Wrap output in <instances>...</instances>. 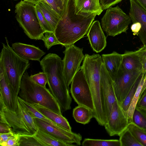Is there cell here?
Wrapping results in <instances>:
<instances>
[{
	"label": "cell",
	"mask_w": 146,
	"mask_h": 146,
	"mask_svg": "<svg viewBox=\"0 0 146 146\" xmlns=\"http://www.w3.org/2000/svg\"><path fill=\"white\" fill-rule=\"evenodd\" d=\"M146 11V0H135Z\"/></svg>",
	"instance_id": "cell-45"
},
{
	"label": "cell",
	"mask_w": 146,
	"mask_h": 146,
	"mask_svg": "<svg viewBox=\"0 0 146 146\" xmlns=\"http://www.w3.org/2000/svg\"><path fill=\"white\" fill-rule=\"evenodd\" d=\"M122 55L121 65L125 69L131 72H142V60L135 51H126Z\"/></svg>",
	"instance_id": "cell-21"
},
{
	"label": "cell",
	"mask_w": 146,
	"mask_h": 146,
	"mask_svg": "<svg viewBox=\"0 0 146 146\" xmlns=\"http://www.w3.org/2000/svg\"><path fill=\"white\" fill-rule=\"evenodd\" d=\"M102 62L111 77L113 80L116 77L121 64L122 55L115 51L102 55Z\"/></svg>",
	"instance_id": "cell-20"
},
{
	"label": "cell",
	"mask_w": 146,
	"mask_h": 146,
	"mask_svg": "<svg viewBox=\"0 0 146 146\" xmlns=\"http://www.w3.org/2000/svg\"><path fill=\"white\" fill-rule=\"evenodd\" d=\"M36 5L54 31L61 17L44 0Z\"/></svg>",
	"instance_id": "cell-23"
},
{
	"label": "cell",
	"mask_w": 146,
	"mask_h": 146,
	"mask_svg": "<svg viewBox=\"0 0 146 146\" xmlns=\"http://www.w3.org/2000/svg\"><path fill=\"white\" fill-rule=\"evenodd\" d=\"M36 108L42 114L57 125L69 131L72 128L67 119L62 114H58L42 106L35 104Z\"/></svg>",
	"instance_id": "cell-22"
},
{
	"label": "cell",
	"mask_w": 146,
	"mask_h": 146,
	"mask_svg": "<svg viewBox=\"0 0 146 146\" xmlns=\"http://www.w3.org/2000/svg\"><path fill=\"white\" fill-rule=\"evenodd\" d=\"M41 40L48 50L53 46L60 44L53 32H45Z\"/></svg>",
	"instance_id": "cell-35"
},
{
	"label": "cell",
	"mask_w": 146,
	"mask_h": 146,
	"mask_svg": "<svg viewBox=\"0 0 146 146\" xmlns=\"http://www.w3.org/2000/svg\"><path fill=\"white\" fill-rule=\"evenodd\" d=\"M129 12L132 23H139L141 28L138 36L143 45L146 44V11L135 0H129Z\"/></svg>",
	"instance_id": "cell-17"
},
{
	"label": "cell",
	"mask_w": 146,
	"mask_h": 146,
	"mask_svg": "<svg viewBox=\"0 0 146 146\" xmlns=\"http://www.w3.org/2000/svg\"><path fill=\"white\" fill-rule=\"evenodd\" d=\"M19 94L22 100L29 104H38L62 114L59 104L49 90L35 82L27 71L23 76Z\"/></svg>",
	"instance_id": "cell-4"
},
{
	"label": "cell",
	"mask_w": 146,
	"mask_h": 146,
	"mask_svg": "<svg viewBox=\"0 0 146 146\" xmlns=\"http://www.w3.org/2000/svg\"><path fill=\"white\" fill-rule=\"evenodd\" d=\"M63 53V73L66 85L69 88L75 75L81 68L80 64L85 55L83 48H79L74 44L65 47Z\"/></svg>",
	"instance_id": "cell-9"
},
{
	"label": "cell",
	"mask_w": 146,
	"mask_h": 146,
	"mask_svg": "<svg viewBox=\"0 0 146 146\" xmlns=\"http://www.w3.org/2000/svg\"><path fill=\"white\" fill-rule=\"evenodd\" d=\"M96 15L88 17L75 13L74 0H68L65 11L54 31L57 40L65 47L74 44L84 37Z\"/></svg>",
	"instance_id": "cell-1"
},
{
	"label": "cell",
	"mask_w": 146,
	"mask_h": 146,
	"mask_svg": "<svg viewBox=\"0 0 146 146\" xmlns=\"http://www.w3.org/2000/svg\"><path fill=\"white\" fill-rule=\"evenodd\" d=\"M18 135L15 134L5 142L0 143L2 146H19Z\"/></svg>",
	"instance_id": "cell-38"
},
{
	"label": "cell",
	"mask_w": 146,
	"mask_h": 146,
	"mask_svg": "<svg viewBox=\"0 0 146 146\" xmlns=\"http://www.w3.org/2000/svg\"><path fill=\"white\" fill-rule=\"evenodd\" d=\"M119 136L121 146H142L127 128Z\"/></svg>",
	"instance_id": "cell-30"
},
{
	"label": "cell",
	"mask_w": 146,
	"mask_h": 146,
	"mask_svg": "<svg viewBox=\"0 0 146 146\" xmlns=\"http://www.w3.org/2000/svg\"><path fill=\"white\" fill-rule=\"evenodd\" d=\"M30 77L37 84L46 87V85L47 83V78L46 74L44 72H40L36 74H31Z\"/></svg>",
	"instance_id": "cell-37"
},
{
	"label": "cell",
	"mask_w": 146,
	"mask_h": 146,
	"mask_svg": "<svg viewBox=\"0 0 146 146\" xmlns=\"http://www.w3.org/2000/svg\"><path fill=\"white\" fill-rule=\"evenodd\" d=\"M12 47L21 57L28 60L40 61L45 52L38 47L33 45L16 42L13 43Z\"/></svg>",
	"instance_id": "cell-19"
},
{
	"label": "cell",
	"mask_w": 146,
	"mask_h": 146,
	"mask_svg": "<svg viewBox=\"0 0 146 146\" xmlns=\"http://www.w3.org/2000/svg\"><path fill=\"white\" fill-rule=\"evenodd\" d=\"M146 74V73H144L135 93L132 100L127 112V115L129 123L132 122L133 115L136 107L137 103L140 98V95L143 84L144 79Z\"/></svg>",
	"instance_id": "cell-29"
},
{
	"label": "cell",
	"mask_w": 146,
	"mask_h": 146,
	"mask_svg": "<svg viewBox=\"0 0 146 146\" xmlns=\"http://www.w3.org/2000/svg\"><path fill=\"white\" fill-rule=\"evenodd\" d=\"M18 100L20 104L33 118H38L49 123L54 126L56 127H60L42 114L36 108L34 105L26 102L22 100L19 96Z\"/></svg>",
	"instance_id": "cell-26"
},
{
	"label": "cell",
	"mask_w": 146,
	"mask_h": 146,
	"mask_svg": "<svg viewBox=\"0 0 146 146\" xmlns=\"http://www.w3.org/2000/svg\"><path fill=\"white\" fill-rule=\"evenodd\" d=\"M141 28L140 23L138 22L133 23L131 27V29L134 36H138Z\"/></svg>",
	"instance_id": "cell-42"
},
{
	"label": "cell",
	"mask_w": 146,
	"mask_h": 146,
	"mask_svg": "<svg viewBox=\"0 0 146 146\" xmlns=\"http://www.w3.org/2000/svg\"><path fill=\"white\" fill-rule=\"evenodd\" d=\"M0 98L9 110L16 111L18 108V95L8 82L3 67L0 62Z\"/></svg>",
	"instance_id": "cell-15"
},
{
	"label": "cell",
	"mask_w": 146,
	"mask_h": 146,
	"mask_svg": "<svg viewBox=\"0 0 146 146\" xmlns=\"http://www.w3.org/2000/svg\"><path fill=\"white\" fill-rule=\"evenodd\" d=\"M127 128L142 146H146V131L132 122L129 123Z\"/></svg>",
	"instance_id": "cell-32"
},
{
	"label": "cell",
	"mask_w": 146,
	"mask_h": 146,
	"mask_svg": "<svg viewBox=\"0 0 146 146\" xmlns=\"http://www.w3.org/2000/svg\"><path fill=\"white\" fill-rule=\"evenodd\" d=\"M83 146H121L119 140L85 139L82 143Z\"/></svg>",
	"instance_id": "cell-27"
},
{
	"label": "cell",
	"mask_w": 146,
	"mask_h": 146,
	"mask_svg": "<svg viewBox=\"0 0 146 146\" xmlns=\"http://www.w3.org/2000/svg\"><path fill=\"white\" fill-rule=\"evenodd\" d=\"M135 51L141 57L142 61L146 58V44L143 45V46Z\"/></svg>",
	"instance_id": "cell-43"
},
{
	"label": "cell",
	"mask_w": 146,
	"mask_h": 146,
	"mask_svg": "<svg viewBox=\"0 0 146 146\" xmlns=\"http://www.w3.org/2000/svg\"><path fill=\"white\" fill-rule=\"evenodd\" d=\"M143 74L144 73L142 72L139 76L120 106L123 111L127 115V112L132 100L135 93Z\"/></svg>",
	"instance_id": "cell-28"
},
{
	"label": "cell",
	"mask_w": 146,
	"mask_h": 146,
	"mask_svg": "<svg viewBox=\"0 0 146 146\" xmlns=\"http://www.w3.org/2000/svg\"><path fill=\"white\" fill-rule=\"evenodd\" d=\"M142 73L127 71L121 64L117 75L112 80L117 102L120 106Z\"/></svg>",
	"instance_id": "cell-11"
},
{
	"label": "cell",
	"mask_w": 146,
	"mask_h": 146,
	"mask_svg": "<svg viewBox=\"0 0 146 146\" xmlns=\"http://www.w3.org/2000/svg\"><path fill=\"white\" fill-rule=\"evenodd\" d=\"M85 55L81 69L92 93L94 117L97 119L102 118L105 116V110L100 81L102 56L98 54H85Z\"/></svg>",
	"instance_id": "cell-3"
},
{
	"label": "cell",
	"mask_w": 146,
	"mask_h": 146,
	"mask_svg": "<svg viewBox=\"0 0 146 146\" xmlns=\"http://www.w3.org/2000/svg\"><path fill=\"white\" fill-rule=\"evenodd\" d=\"M36 4L38 2L44 0H25Z\"/></svg>",
	"instance_id": "cell-48"
},
{
	"label": "cell",
	"mask_w": 146,
	"mask_h": 146,
	"mask_svg": "<svg viewBox=\"0 0 146 146\" xmlns=\"http://www.w3.org/2000/svg\"><path fill=\"white\" fill-rule=\"evenodd\" d=\"M44 146H72L77 145L66 143L38 129L34 135Z\"/></svg>",
	"instance_id": "cell-25"
},
{
	"label": "cell",
	"mask_w": 146,
	"mask_h": 146,
	"mask_svg": "<svg viewBox=\"0 0 146 146\" xmlns=\"http://www.w3.org/2000/svg\"><path fill=\"white\" fill-rule=\"evenodd\" d=\"M131 21L129 15L118 6L107 9L101 19V25L107 36H114L126 33Z\"/></svg>",
	"instance_id": "cell-8"
},
{
	"label": "cell",
	"mask_w": 146,
	"mask_h": 146,
	"mask_svg": "<svg viewBox=\"0 0 146 146\" xmlns=\"http://www.w3.org/2000/svg\"><path fill=\"white\" fill-rule=\"evenodd\" d=\"M70 91L72 97L78 105L86 107L93 111L94 104L92 93L81 68L74 77Z\"/></svg>",
	"instance_id": "cell-10"
},
{
	"label": "cell",
	"mask_w": 146,
	"mask_h": 146,
	"mask_svg": "<svg viewBox=\"0 0 146 146\" xmlns=\"http://www.w3.org/2000/svg\"><path fill=\"white\" fill-rule=\"evenodd\" d=\"M36 4L21 0L15 6L16 18L20 26L29 38L42 40L45 31L39 21L36 9Z\"/></svg>",
	"instance_id": "cell-6"
},
{
	"label": "cell",
	"mask_w": 146,
	"mask_h": 146,
	"mask_svg": "<svg viewBox=\"0 0 146 146\" xmlns=\"http://www.w3.org/2000/svg\"><path fill=\"white\" fill-rule=\"evenodd\" d=\"M0 122L10 126L14 134L32 135L29 128L33 123V119L19 101L17 110L13 111L6 107L3 100L0 98Z\"/></svg>",
	"instance_id": "cell-7"
},
{
	"label": "cell",
	"mask_w": 146,
	"mask_h": 146,
	"mask_svg": "<svg viewBox=\"0 0 146 146\" xmlns=\"http://www.w3.org/2000/svg\"><path fill=\"white\" fill-rule=\"evenodd\" d=\"M123 0H100V3L103 10L107 9L114 6Z\"/></svg>",
	"instance_id": "cell-39"
},
{
	"label": "cell",
	"mask_w": 146,
	"mask_h": 146,
	"mask_svg": "<svg viewBox=\"0 0 146 146\" xmlns=\"http://www.w3.org/2000/svg\"><path fill=\"white\" fill-rule=\"evenodd\" d=\"M5 38L6 44L2 43L0 62L3 64L8 82L18 95L23 76L30 64L28 60L21 57L14 51L9 44L7 38Z\"/></svg>",
	"instance_id": "cell-5"
},
{
	"label": "cell",
	"mask_w": 146,
	"mask_h": 146,
	"mask_svg": "<svg viewBox=\"0 0 146 146\" xmlns=\"http://www.w3.org/2000/svg\"><path fill=\"white\" fill-rule=\"evenodd\" d=\"M136 107L146 111V92H143L140 97Z\"/></svg>",
	"instance_id": "cell-40"
},
{
	"label": "cell",
	"mask_w": 146,
	"mask_h": 146,
	"mask_svg": "<svg viewBox=\"0 0 146 146\" xmlns=\"http://www.w3.org/2000/svg\"><path fill=\"white\" fill-rule=\"evenodd\" d=\"M87 36L92 48L96 52H101L106 46V37L99 21L92 22L87 33Z\"/></svg>",
	"instance_id": "cell-16"
},
{
	"label": "cell",
	"mask_w": 146,
	"mask_h": 146,
	"mask_svg": "<svg viewBox=\"0 0 146 146\" xmlns=\"http://www.w3.org/2000/svg\"><path fill=\"white\" fill-rule=\"evenodd\" d=\"M15 134L12 132L0 134V143L6 142L10 137Z\"/></svg>",
	"instance_id": "cell-44"
},
{
	"label": "cell",
	"mask_w": 146,
	"mask_h": 146,
	"mask_svg": "<svg viewBox=\"0 0 146 146\" xmlns=\"http://www.w3.org/2000/svg\"><path fill=\"white\" fill-rule=\"evenodd\" d=\"M36 9L39 21L43 29L45 32H54L50 25L36 4Z\"/></svg>",
	"instance_id": "cell-36"
},
{
	"label": "cell",
	"mask_w": 146,
	"mask_h": 146,
	"mask_svg": "<svg viewBox=\"0 0 146 146\" xmlns=\"http://www.w3.org/2000/svg\"><path fill=\"white\" fill-rule=\"evenodd\" d=\"M146 88V74L144 79L143 84L141 91L140 97L142 95L144 91Z\"/></svg>",
	"instance_id": "cell-47"
},
{
	"label": "cell",
	"mask_w": 146,
	"mask_h": 146,
	"mask_svg": "<svg viewBox=\"0 0 146 146\" xmlns=\"http://www.w3.org/2000/svg\"><path fill=\"white\" fill-rule=\"evenodd\" d=\"M131 122L146 131V111L136 107Z\"/></svg>",
	"instance_id": "cell-31"
},
{
	"label": "cell",
	"mask_w": 146,
	"mask_h": 146,
	"mask_svg": "<svg viewBox=\"0 0 146 146\" xmlns=\"http://www.w3.org/2000/svg\"><path fill=\"white\" fill-rule=\"evenodd\" d=\"M10 132L14 133L12 127L6 123L0 122V134Z\"/></svg>",
	"instance_id": "cell-41"
},
{
	"label": "cell",
	"mask_w": 146,
	"mask_h": 146,
	"mask_svg": "<svg viewBox=\"0 0 146 146\" xmlns=\"http://www.w3.org/2000/svg\"><path fill=\"white\" fill-rule=\"evenodd\" d=\"M100 81L107 122L113 106L117 102L113 87L112 80L103 62L101 69Z\"/></svg>",
	"instance_id": "cell-14"
},
{
	"label": "cell",
	"mask_w": 146,
	"mask_h": 146,
	"mask_svg": "<svg viewBox=\"0 0 146 146\" xmlns=\"http://www.w3.org/2000/svg\"><path fill=\"white\" fill-rule=\"evenodd\" d=\"M61 17L68 0H44Z\"/></svg>",
	"instance_id": "cell-34"
},
{
	"label": "cell",
	"mask_w": 146,
	"mask_h": 146,
	"mask_svg": "<svg viewBox=\"0 0 146 146\" xmlns=\"http://www.w3.org/2000/svg\"><path fill=\"white\" fill-rule=\"evenodd\" d=\"M75 13L85 17L99 15L103 11L100 0H74Z\"/></svg>",
	"instance_id": "cell-18"
},
{
	"label": "cell",
	"mask_w": 146,
	"mask_h": 146,
	"mask_svg": "<svg viewBox=\"0 0 146 146\" xmlns=\"http://www.w3.org/2000/svg\"><path fill=\"white\" fill-rule=\"evenodd\" d=\"M127 115L117 103L113 106L104 126L110 136L119 135L129 124Z\"/></svg>",
	"instance_id": "cell-13"
},
{
	"label": "cell",
	"mask_w": 146,
	"mask_h": 146,
	"mask_svg": "<svg viewBox=\"0 0 146 146\" xmlns=\"http://www.w3.org/2000/svg\"><path fill=\"white\" fill-rule=\"evenodd\" d=\"M143 65L142 72L146 73V58L142 60Z\"/></svg>",
	"instance_id": "cell-46"
},
{
	"label": "cell",
	"mask_w": 146,
	"mask_h": 146,
	"mask_svg": "<svg viewBox=\"0 0 146 146\" xmlns=\"http://www.w3.org/2000/svg\"><path fill=\"white\" fill-rule=\"evenodd\" d=\"M40 63L42 71L46 75L50 91L61 109L63 111L70 109L72 98L64 77L63 60L57 54L49 53Z\"/></svg>",
	"instance_id": "cell-2"
},
{
	"label": "cell",
	"mask_w": 146,
	"mask_h": 146,
	"mask_svg": "<svg viewBox=\"0 0 146 146\" xmlns=\"http://www.w3.org/2000/svg\"><path fill=\"white\" fill-rule=\"evenodd\" d=\"M73 116L78 123L85 125L88 123L94 117L93 111L88 107L80 105L76 107L73 110Z\"/></svg>",
	"instance_id": "cell-24"
},
{
	"label": "cell",
	"mask_w": 146,
	"mask_h": 146,
	"mask_svg": "<svg viewBox=\"0 0 146 146\" xmlns=\"http://www.w3.org/2000/svg\"><path fill=\"white\" fill-rule=\"evenodd\" d=\"M34 119L38 129L66 143H75L79 146L81 145L82 137L80 133L68 131L60 127H55L38 118H34Z\"/></svg>",
	"instance_id": "cell-12"
},
{
	"label": "cell",
	"mask_w": 146,
	"mask_h": 146,
	"mask_svg": "<svg viewBox=\"0 0 146 146\" xmlns=\"http://www.w3.org/2000/svg\"><path fill=\"white\" fill-rule=\"evenodd\" d=\"M19 146H44L34 135H18Z\"/></svg>",
	"instance_id": "cell-33"
},
{
	"label": "cell",
	"mask_w": 146,
	"mask_h": 146,
	"mask_svg": "<svg viewBox=\"0 0 146 146\" xmlns=\"http://www.w3.org/2000/svg\"><path fill=\"white\" fill-rule=\"evenodd\" d=\"M146 92V88H145V90H144V91L143 92Z\"/></svg>",
	"instance_id": "cell-49"
}]
</instances>
